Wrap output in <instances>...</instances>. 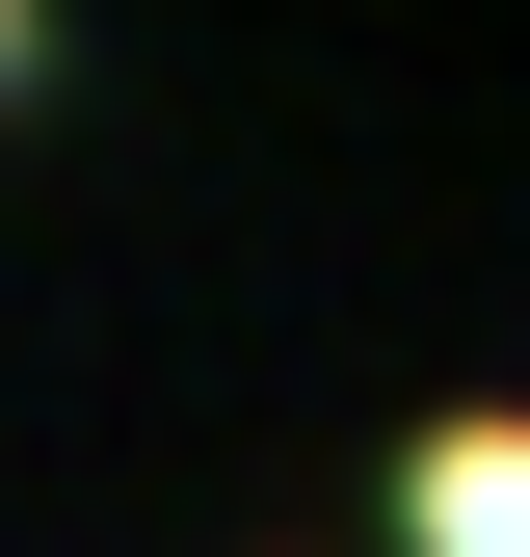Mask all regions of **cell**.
Returning a JSON list of instances; mask_svg holds the SVG:
<instances>
[{"label":"cell","instance_id":"obj_1","mask_svg":"<svg viewBox=\"0 0 530 557\" xmlns=\"http://www.w3.org/2000/svg\"><path fill=\"white\" fill-rule=\"evenodd\" d=\"M398 557H530V425H504V398L398 451Z\"/></svg>","mask_w":530,"mask_h":557},{"label":"cell","instance_id":"obj_2","mask_svg":"<svg viewBox=\"0 0 530 557\" xmlns=\"http://www.w3.org/2000/svg\"><path fill=\"white\" fill-rule=\"evenodd\" d=\"M0 81H27V0H0Z\"/></svg>","mask_w":530,"mask_h":557}]
</instances>
